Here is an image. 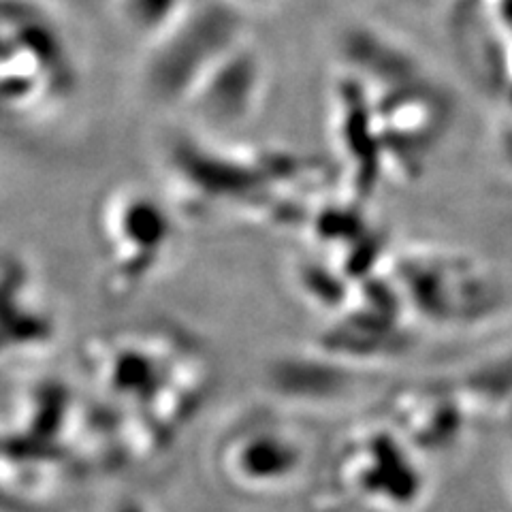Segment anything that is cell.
I'll return each mask as SVG.
<instances>
[{
    "label": "cell",
    "mask_w": 512,
    "mask_h": 512,
    "mask_svg": "<svg viewBox=\"0 0 512 512\" xmlns=\"http://www.w3.org/2000/svg\"><path fill=\"white\" fill-rule=\"evenodd\" d=\"M410 316L429 327L466 331L498 320L510 297L504 282L474 256L440 248L408 250L393 278Z\"/></svg>",
    "instance_id": "6da1fadb"
},
{
    "label": "cell",
    "mask_w": 512,
    "mask_h": 512,
    "mask_svg": "<svg viewBox=\"0 0 512 512\" xmlns=\"http://www.w3.org/2000/svg\"><path fill=\"white\" fill-rule=\"evenodd\" d=\"M99 242L105 256V286L116 299L135 295L152 280L178 244V222L148 190L120 188L101 203Z\"/></svg>",
    "instance_id": "7a4b0ae2"
},
{
    "label": "cell",
    "mask_w": 512,
    "mask_h": 512,
    "mask_svg": "<svg viewBox=\"0 0 512 512\" xmlns=\"http://www.w3.org/2000/svg\"><path fill=\"white\" fill-rule=\"evenodd\" d=\"M5 105L18 114L58 101L75 84L69 37L50 9L18 0L5 18Z\"/></svg>",
    "instance_id": "3957f363"
},
{
    "label": "cell",
    "mask_w": 512,
    "mask_h": 512,
    "mask_svg": "<svg viewBox=\"0 0 512 512\" xmlns=\"http://www.w3.org/2000/svg\"><path fill=\"white\" fill-rule=\"evenodd\" d=\"M303 438L271 412L248 414L220 440L218 466L229 485L244 493H278L293 487L306 470Z\"/></svg>",
    "instance_id": "277c9868"
},
{
    "label": "cell",
    "mask_w": 512,
    "mask_h": 512,
    "mask_svg": "<svg viewBox=\"0 0 512 512\" xmlns=\"http://www.w3.org/2000/svg\"><path fill=\"white\" fill-rule=\"evenodd\" d=\"M419 466L414 446L389 431L374 429L357 434L338 459V483L355 498L378 510H406L423 500L427 489L412 487L387 478L391 472H404Z\"/></svg>",
    "instance_id": "5b68a950"
},
{
    "label": "cell",
    "mask_w": 512,
    "mask_h": 512,
    "mask_svg": "<svg viewBox=\"0 0 512 512\" xmlns=\"http://www.w3.org/2000/svg\"><path fill=\"white\" fill-rule=\"evenodd\" d=\"M261 84L259 58L242 47H231L188 96L192 101H205L199 107L218 124H235L254 111L261 96Z\"/></svg>",
    "instance_id": "8992f818"
},
{
    "label": "cell",
    "mask_w": 512,
    "mask_h": 512,
    "mask_svg": "<svg viewBox=\"0 0 512 512\" xmlns=\"http://www.w3.org/2000/svg\"><path fill=\"white\" fill-rule=\"evenodd\" d=\"M7 274L15 280L13 288L5 284L7 286L5 293L15 297V306L7 303V310H15V314H18V325H13L15 333L11 338H5L7 340L5 346L7 348L15 346L18 355H26V352L39 350L54 340L56 323L50 310H47L45 301L39 297L37 282L32 278L24 261L18 259V263H15V271L7 269ZM13 327H9L7 331H11Z\"/></svg>",
    "instance_id": "52a82bcc"
},
{
    "label": "cell",
    "mask_w": 512,
    "mask_h": 512,
    "mask_svg": "<svg viewBox=\"0 0 512 512\" xmlns=\"http://www.w3.org/2000/svg\"><path fill=\"white\" fill-rule=\"evenodd\" d=\"M120 20L154 41L169 32L190 9L186 0H114Z\"/></svg>",
    "instance_id": "ba28073f"
},
{
    "label": "cell",
    "mask_w": 512,
    "mask_h": 512,
    "mask_svg": "<svg viewBox=\"0 0 512 512\" xmlns=\"http://www.w3.org/2000/svg\"><path fill=\"white\" fill-rule=\"evenodd\" d=\"M227 5H269L271 0H224Z\"/></svg>",
    "instance_id": "9c48e42d"
},
{
    "label": "cell",
    "mask_w": 512,
    "mask_h": 512,
    "mask_svg": "<svg viewBox=\"0 0 512 512\" xmlns=\"http://www.w3.org/2000/svg\"><path fill=\"white\" fill-rule=\"evenodd\" d=\"M508 493L512 495V466H510V472H508Z\"/></svg>",
    "instance_id": "30bf717a"
}]
</instances>
